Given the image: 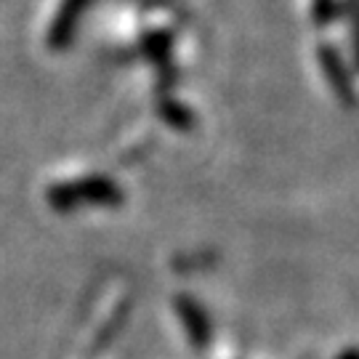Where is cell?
I'll return each instance as SVG.
<instances>
[{
    "label": "cell",
    "mask_w": 359,
    "mask_h": 359,
    "mask_svg": "<svg viewBox=\"0 0 359 359\" xmlns=\"http://www.w3.org/2000/svg\"><path fill=\"white\" fill-rule=\"evenodd\" d=\"M46 197H48V205L53 210L67 213V210H75L80 205H120L123 189L115 181L104 179V176H88V179L53 184Z\"/></svg>",
    "instance_id": "cell-1"
},
{
    "label": "cell",
    "mask_w": 359,
    "mask_h": 359,
    "mask_svg": "<svg viewBox=\"0 0 359 359\" xmlns=\"http://www.w3.org/2000/svg\"><path fill=\"white\" fill-rule=\"evenodd\" d=\"M88 3L90 0H62V6H59L51 27H48V48L62 51L72 43L75 29L80 25V19H83V13H86V8H88Z\"/></svg>",
    "instance_id": "cell-2"
},
{
    "label": "cell",
    "mask_w": 359,
    "mask_h": 359,
    "mask_svg": "<svg viewBox=\"0 0 359 359\" xmlns=\"http://www.w3.org/2000/svg\"><path fill=\"white\" fill-rule=\"evenodd\" d=\"M320 67H322V72H325V77H327V83H330L333 93L341 99V104H344V107H354V102H357V90H354V83L348 80V69L335 48L322 46Z\"/></svg>",
    "instance_id": "cell-3"
},
{
    "label": "cell",
    "mask_w": 359,
    "mask_h": 359,
    "mask_svg": "<svg viewBox=\"0 0 359 359\" xmlns=\"http://www.w3.org/2000/svg\"><path fill=\"white\" fill-rule=\"evenodd\" d=\"M176 311H179L181 322H184V327H187L194 346L205 348L210 344V322H208L205 311L200 309V304L189 295H179L176 298Z\"/></svg>",
    "instance_id": "cell-4"
},
{
    "label": "cell",
    "mask_w": 359,
    "mask_h": 359,
    "mask_svg": "<svg viewBox=\"0 0 359 359\" xmlns=\"http://www.w3.org/2000/svg\"><path fill=\"white\" fill-rule=\"evenodd\" d=\"M160 115L165 117L173 128H184V130L192 128V112L184 104H176L173 99H163L160 102Z\"/></svg>",
    "instance_id": "cell-5"
},
{
    "label": "cell",
    "mask_w": 359,
    "mask_h": 359,
    "mask_svg": "<svg viewBox=\"0 0 359 359\" xmlns=\"http://www.w3.org/2000/svg\"><path fill=\"white\" fill-rule=\"evenodd\" d=\"M333 13H335V0H314V19H317V25L330 22Z\"/></svg>",
    "instance_id": "cell-6"
},
{
    "label": "cell",
    "mask_w": 359,
    "mask_h": 359,
    "mask_svg": "<svg viewBox=\"0 0 359 359\" xmlns=\"http://www.w3.org/2000/svg\"><path fill=\"white\" fill-rule=\"evenodd\" d=\"M351 46H354V56H357V65H359V6H357V16H354V27H351Z\"/></svg>",
    "instance_id": "cell-7"
},
{
    "label": "cell",
    "mask_w": 359,
    "mask_h": 359,
    "mask_svg": "<svg viewBox=\"0 0 359 359\" xmlns=\"http://www.w3.org/2000/svg\"><path fill=\"white\" fill-rule=\"evenodd\" d=\"M341 359H359V351H346Z\"/></svg>",
    "instance_id": "cell-8"
}]
</instances>
